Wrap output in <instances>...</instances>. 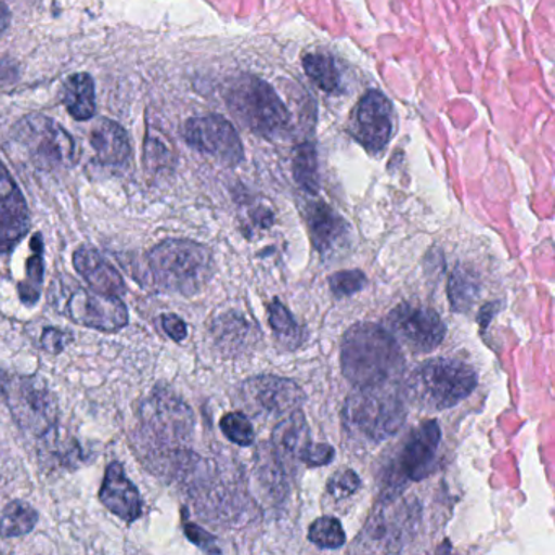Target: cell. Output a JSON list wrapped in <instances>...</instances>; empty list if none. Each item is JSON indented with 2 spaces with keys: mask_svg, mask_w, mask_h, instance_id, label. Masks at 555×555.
Instances as JSON below:
<instances>
[{
  "mask_svg": "<svg viewBox=\"0 0 555 555\" xmlns=\"http://www.w3.org/2000/svg\"><path fill=\"white\" fill-rule=\"evenodd\" d=\"M398 339L379 324H353L340 344V369L357 388L389 385L404 370Z\"/></svg>",
  "mask_w": 555,
  "mask_h": 555,
  "instance_id": "cell-1",
  "label": "cell"
},
{
  "mask_svg": "<svg viewBox=\"0 0 555 555\" xmlns=\"http://www.w3.org/2000/svg\"><path fill=\"white\" fill-rule=\"evenodd\" d=\"M152 281L168 294H197L214 274L212 253L190 240H167L149 251Z\"/></svg>",
  "mask_w": 555,
  "mask_h": 555,
  "instance_id": "cell-2",
  "label": "cell"
},
{
  "mask_svg": "<svg viewBox=\"0 0 555 555\" xmlns=\"http://www.w3.org/2000/svg\"><path fill=\"white\" fill-rule=\"evenodd\" d=\"M405 414L404 399L395 383H389L357 388L344 405L343 418L350 435L369 443H379L398 434Z\"/></svg>",
  "mask_w": 555,
  "mask_h": 555,
  "instance_id": "cell-3",
  "label": "cell"
},
{
  "mask_svg": "<svg viewBox=\"0 0 555 555\" xmlns=\"http://www.w3.org/2000/svg\"><path fill=\"white\" fill-rule=\"evenodd\" d=\"M477 375L460 360L434 359L412 372L404 385V396L421 409L444 411L473 395Z\"/></svg>",
  "mask_w": 555,
  "mask_h": 555,
  "instance_id": "cell-4",
  "label": "cell"
},
{
  "mask_svg": "<svg viewBox=\"0 0 555 555\" xmlns=\"http://www.w3.org/2000/svg\"><path fill=\"white\" fill-rule=\"evenodd\" d=\"M48 300L74 323L103 333H116L129 323V311L121 298L90 291L70 275H61L51 284Z\"/></svg>",
  "mask_w": 555,
  "mask_h": 555,
  "instance_id": "cell-5",
  "label": "cell"
},
{
  "mask_svg": "<svg viewBox=\"0 0 555 555\" xmlns=\"http://www.w3.org/2000/svg\"><path fill=\"white\" fill-rule=\"evenodd\" d=\"M230 108L253 131L264 138L281 134L288 125V113L275 90L258 77L245 76L230 89Z\"/></svg>",
  "mask_w": 555,
  "mask_h": 555,
  "instance_id": "cell-6",
  "label": "cell"
},
{
  "mask_svg": "<svg viewBox=\"0 0 555 555\" xmlns=\"http://www.w3.org/2000/svg\"><path fill=\"white\" fill-rule=\"evenodd\" d=\"M14 141L41 170H54L74 160L73 138L47 116H25L14 128Z\"/></svg>",
  "mask_w": 555,
  "mask_h": 555,
  "instance_id": "cell-7",
  "label": "cell"
},
{
  "mask_svg": "<svg viewBox=\"0 0 555 555\" xmlns=\"http://www.w3.org/2000/svg\"><path fill=\"white\" fill-rule=\"evenodd\" d=\"M12 415L30 434H48L56 425L57 401L50 386L37 376L9 379L8 396Z\"/></svg>",
  "mask_w": 555,
  "mask_h": 555,
  "instance_id": "cell-8",
  "label": "cell"
},
{
  "mask_svg": "<svg viewBox=\"0 0 555 555\" xmlns=\"http://www.w3.org/2000/svg\"><path fill=\"white\" fill-rule=\"evenodd\" d=\"M304 389L288 378L274 375L253 376L242 385L243 404L253 415L285 417L305 402Z\"/></svg>",
  "mask_w": 555,
  "mask_h": 555,
  "instance_id": "cell-9",
  "label": "cell"
},
{
  "mask_svg": "<svg viewBox=\"0 0 555 555\" xmlns=\"http://www.w3.org/2000/svg\"><path fill=\"white\" fill-rule=\"evenodd\" d=\"M392 336L414 352H431L443 343L447 326L431 308L415 304H401L389 313Z\"/></svg>",
  "mask_w": 555,
  "mask_h": 555,
  "instance_id": "cell-10",
  "label": "cell"
},
{
  "mask_svg": "<svg viewBox=\"0 0 555 555\" xmlns=\"http://www.w3.org/2000/svg\"><path fill=\"white\" fill-rule=\"evenodd\" d=\"M184 139L191 147L225 165L243 160V145L232 122L219 115L193 118L184 125Z\"/></svg>",
  "mask_w": 555,
  "mask_h": 555,
  "instance_id": "cell-11",
  "label": "cell"
},
{
  "mask_svg": "<svg viewBox=\"0 0 555 555\" xmlns=\"http://www.w3.org/2000/svg\"><path fill=\"white\" fill-rule=\"evenodd\" d=\"M30 229V214L21 188L0 162V253H11Z\"/></svg>",
  "mask_w": 555,
  "mask_h": 555,
  "instance_id": "cell-12",
  "label": "cell"
},
{
  "mask_svg": "<svg viewBox=\"0 0 555 555\" xmlns=\"http://www.w3.org/2000/svg\"><path fill=\"white\" fill-rule=\"evenodd\" d=\"M441 430L437 421L422 422L405 441L399 456V476L418 482L430 476L437 461Z\"/></svg>",
  "mask_w": 555,
  "mask_h": 555,
  "instance_id": "cell-13",
  "label": "cell"
},
{
  "mask_svg": "<svg viewBox=\"0 0 555 555\" xmlns=\"http://www.w3.org/2000/svg\"><path fill=\"white\" fill-rule=\"evenodd\" d=\"M392 108L379 92H369L356 112V138L370 152H379L391 138Z\"/></svg>",
  "mask_w": 555,
  "mask_h": 555,
  "instance_id": "cell-14",
  "label": "cell"
},
{
  "mask_svg": "<svg viewBox=\"0 0 555 555\" xmlns=\"http://www.w3.org/2000/svg\"><path fill=\"white\" fill-rule=\"evenodd\" d=\"M144 421L158 437L183 440L193 431V412L180 399L155 392L144 405Z\"/></svg>",
  "mask_w": 555,
  "mask_h": 555,
  "instance_id": "cell-15",
  "label": "cell"
},
{
  "mask_svg": "<svg viewBox=\"0 0 555 555\" xmlns=\"http://www.w3.org/2000/svg\"><path fill=\"white\" fill-rule=\"evenodd\" d=\"M412 526H414V518L409 508H385L372 515L359 542H362L363 548L370 552L401 551L405 535L411 534Z\"/></svg>",
  "mask_w": 555,
  "mask_h": 555,
  "instance_id": "cell-16",
  "label": "cell"
},
{
  "mask_svg": "<svg viewBox=\"0 0 555 555\" xmlns=\"http://www.w3.org/2000/svg\"><path fill=\"white\" fill-rule=\"evenodd\" d=\"M100 500L113 515L128 522L135 521L144 513L141 493L126 476L121 463H112L106 469L105 479L100 489Z\"/></svg>",
  "mask_w": 555,
  "mask_h": 555,
  "instance_id": "cell-17",
  "label": "cell"
},
{
  "mask_svg": "<svg viewBox=\"0 0 555 555\" xmlns=\"http://www.w3.org/2000/svg\"><path fill=\"white\" fill-rule=\"evenodd\" d=\"M308 227L311 242L323 258H334L349 245V225L324 203H314L308 207Z\"/></svg>",
  "mask_w": 555,
  "mask_h": 555,
  "instance_id": "cell-18",
  "label": "cell"
},
{
  "mask_svg": "<svg viewBox=\"0 0 555 555\" xmlns=\"http://www.w3.org/2000/svg\"><path fill=\"white\" fill-rule=\"evenodd\" d=\"M74 268L82 275L83 281L100 294L121 297L126 292L121 274L103 258L102 253L90 246H80L74 253Z\"/></svg>",
  "mask_w": 555,
  "mask_h": 555,
  "instance_id": "cell-19",
  "label": "cell"
},
{
  "mask_svg": "<svg viewBox=\"0 0 555 555\" xmlns=\"http://www.w3.org/2000/svg\"><path fill=\"white\" fill-rule=\"evenodd\" d=\"M310 443V428H308L307 418L300 411L285 415L281 424L272 431V447L282 464L301 461V456Z\"/></svg>",
  "mask_w": 555,
  "mask_h": 555,
  "instance_id": "cell-20",
  "label": "cell"
},
{
  "mask_svg": "<svg viewBox=\"0 0 555 555\" xmlns=\"http://www.w3.org/2000/svg\"><path fill=\"white\" fill-rule=\"evenodd\" d=\"M90 144L96 158L105 165H121L131 157L128 132L112 119H100L93 126Z\"/></svg>",
  "mask_w": 555,
  "mask_h": 555,
  "instance_id": "cell-21",
  "label": "cell"
},
{
  "mask_svg": "<svg viewBox=\"0 0 555 555\" xmlns=\"http://www.w3.org/2000/svg\"><path fill=\"white\" fill-rule=\"evenodd\" d=\"M63 102L77 121H89L95 115V82L86 73L74 74L63 87Z\"/></svg>",
  "mask_w": 555,
  "mask_h": 555,
  "instance_id": "cell-22",
  "label": "cell"
},
{
  "mask_svg": "<svg viewBox=\"0 0 555 555\" xmlns=\"http://www.w3.org/2000/svg\"><path fill=\"white\" fill-rule=\"evenodd\" d=\"M214 337L227 352H240L253 343L255 330L242 314L227 313L214 323Z\"/></svg>",
  "mask_w": 555,
  "mask_h": 555,
  "instance_id": "cell-23",
  "label": "cell"
},
{
  "mask_svg": "<svg viewBox=\"0 0 555 555\" xmlns=\"http://www.w3.org/2000/svg\"><path fill=\"white\" fill-rule=\"evenodd\" d=\"M43 235L37 233L31 238V256L27 261V274L24 281L18 285V295L21 300L27 307H34L40 300L41 287L44 279V256H43Z\"/></svg>",
  "mask_w": 555,
  "mask_h": 555,
  "instance_id": "cell-24",
  "label": "cell"
},
{
  "mask_svg": "<svg viewBox=\"0 0 555 555\" xmlns=\"http://www.w3.org/2000/svg\"><path fill=\"white\" fill-rule=\"evenodd\" d=\"M38 522V513L30 503L15 500L5 506L0 518V535L2 538H17L34 531Z\"/></svg>",
  "mask_w": 555,
  "mask_h": 555,
  "instance_id": "cell-25",
  "label": "cell"
},
{
  "mask_svg": "<svg viewBox=\"0 0 555 555\" xmlns=\"http://www.w3.org/2000/svg\"><path fill=\"white\" fill-rule=\"evenodd\" d=\"M268 314L272 333L275 334L279 343L288 347V349H297L305 336L288 308L275 298L269 305Z\"/></svg>",
  "mask_w": 555,
  "mask_h": 555,
  "instance_id": "cell-26",
  "label": "cell"
},
{
  "mask_svg": "<svg viewBox=\"0 0 555 555\" xmlns=\"http://www.w3.org/2000/svg\"><path fill=\"white\" fill-rule=\"evenodd\" d=\"M479 282L476 275L467 269L456 268L450 275L448 284V294H450V304L454 311L464 313L473 308L474 301L479 297Z\"/></svg>",
  "mask_w": 555,
  "mask_h": 555,
  "instance_id": "cell-27",
  "label": "cell"
},
{
  "mask_svg": "<svg viewBox=\"0 0 555 555\" xmlns=\"http://www.w3.org/2000/svg\"><path fill=\"white\" fill-rule=\"evenodd\" d=\"M305 73L324 92H336L339 89V73L330 54H307L304 57Z\"/></svg>",
  "mask_w": 555,
  "mask_h": 555,
  "instance_id": "cell-28",
  "label": "cell"
},
{
  "mask_svg": "<svg viewBox=\"0 0 555 555\" xmlns=\"http://www.w3.org/2000/svg\"><path fill=\"white\" fill-rule=\"evenodd\" d=\"M308 539L320 548H339L347 538L339 519L334 516H321L308 529Z\"/></svg>",
  "mask_w": 555,
  "mask_h": 555,
  "instance_id": "cell-29",
  "label": "cell"
},
{
  "mask_svg": "<svg viewBox=\"0 0 555 555\" xmlns=\"http://www.w3.org/2000/svg\"><path fill=\"white\" fill-rule=\"evenodd\" d=\"M294 175L297 183L308 193L317 194L320 190L317 154L311 144H304L295 154Z\"/></svg>",
  "mask_w": 555,
  "mask_h": 555,
  "instance_id": "cell-30",
  "label": "cell"
},
{
  "mask_svg": "<svg viewBox=\"0 0 555 555\" xmlns=\"http://www.w3.org/2000/svg\"><path fill=\"white\" fill-rule=\"evenodd\" d=\"M220 428H222L223 435L238 447H251L255 443V427H253L248 415L243 412H229L223 415Z\"/></svg>",
  "mask_w": 555,
  "mask_h": 555,
  "instance_id": "cell-31",
  "label": "cell"
},
{
  "mask_svg": "<svg viewBox=\"0 0 555 555\" xmlns=\"http://www.w3.org/2000/svg\"><path fill=\"white\" fill-rule=\"evenodd\" d=\"M366 285V278L359 269L340 271L330 278V287L336 297H349L357 294Z\"/></svg>",
  "mask_w": 555,
  "mask_h": 555,
  "instance_id": "cell-32",
  "label": "cell"
},
{
  "mask_svg": "<svg viewBox=\"0 0 555 555\" xmlns=\"http://www.w3.org/2000/svg\"><path fill=\"white\" fill-rule=\"evenodd\" d=\"M359 487L360 477L350 469L340 470L336 476L331 477L330 482H327V490H330L331 495L336 496V499L352 495V493L359 490Z\"/></svg>",
  "mask_w": 555,
  "mask_h": 555,
  "instance_id": "cell-33",
  "label": "cell"
},
{
  "mask_svg": "<svg viewBox=\"0 0 555 555\" xmlns=\"http://www.w3.org/2000/svg\"><path fill=\"white\" fill-rule=\"evenodd\" d=\"M336 456V451L333 447L326 443H313L311 441L305 450L304 456H301V463L308 464V466H327L331 461Z\"/></svg>",
  "mask_w": 555,
  "mask_h": 555,
  "instance_id": "cell-34",
  "label": "cell"
},
{
  "mask_svg": "<svg viewBox=\"0 0 555 555\" xmlns=\"http://www.w3.org/2000/svg\"><path fill=\"white\" fill-rule=\"evenodd\" d=\"M184 532H186L188 539L194 544L199 545L203 551L206 552H219V547H217L216 539H214L212 534L204 531L201 526L194 525V522L186 521L184 522Z\"/></svg>",
  "mask_w": 555,
  "mask_h": 555,
  "instance_id": "cell-35",
  "label": "cell"
},
{
  "mask_svg": "<svg viewBox=\"0 0 555 555\" xmlns=\"http://www.w3.org/2000/svg\"><path fill=\"white\" fill-rule=\"evenodd\" d=\"M70 336L66 331L56 330V327H48L41 336V347L48 352H63L64 347L69 343Z\"/></svg>",
  "mask_w": 555,
  "mask_h": 555,
  "instance_id": "cell-36",
  "label": "cell"
},
{
  "mask_svg": "<svg viewBox=\"0 0 555 555\" xmlns=\"http://www.w3.org/2000/svg\"><path fill=\"white\" fill-rule=\"evenodd\" d=\"M160 321L162 327H164V331L168 334V337L177 340V343H181V340L186 339L188 326L180 317H177V314L168 313L164 314V317L160 318Z\"/></svg>",
  "mask_w": 555,
  "mask_h": 555,
  "instance_id": "cell-37",
  "label": "cell"
},
{
  "mask_svg": "<svg viewBox=\"0 0 555 555\" xmlns=\"http://www.w3.org/2000/svg\"><path fill=\"white\" fill-rule=\"evenodd\" d=\"M9 24H11V12L4 2H0V37L8 30Z\"/></svg>",
  "mask_w": 555,
  "mask_h": 555,
  "instance_id": "cell-38",
  "label": "cell"
},
{
  "mask_svg": "<svg viewBox=\"0 0 555 555\" xmlns=\"http://www.w3.org/2000/svg\"><path fill=\"white\" fill-rule=\"evenodd\" d=\"M9 378L4 372H0V399H4L8 396Z\"/></svg>",
  "mask_w": 555,
  "mask_h": 555,
  "instance_id": "cell-39",
  "label": "cell"
}]
</instances>
